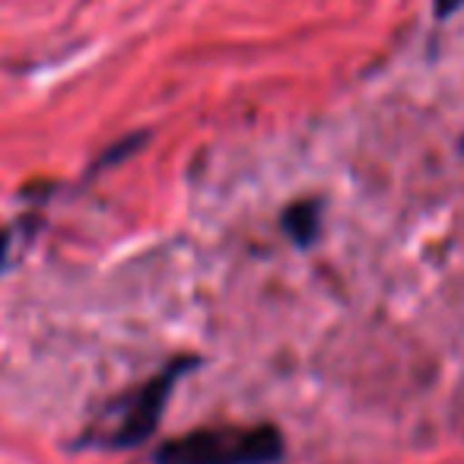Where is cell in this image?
Wrapping results in <instances>:
<instances>
[{
    "instance_id": "cell-5",
    "label": "cell",
    "mask_w": 464,
    "mask_h": 464,
    "mask_svg": "<svg viewBox=\"0 0 464 464\" xmlns=\"http://www.w3.org/2000/svg\"><path fill=\"white\" fill-rule=\"evenodd\" d=\"M461 7H464V0H432V14H436V20H449V16H455Z\"/></svg>"
},
{
    "instance_id": "cell-2",
    "label": "cell",
    "mask_w": 464,
    "mask_h": 464,
    "mask_svg": "<svg viewBox=\"0 0 464 464\" xmlns=\"http://www.w3.org/2000/svg\"><path fill=\"white\" fill-rule=\"evenodd\" d=\"M194 366H198L194 356L169 362V366L162 369L160 375H153L147 385H140L134 394L118 401L115 423H111V430H105L102 436H96V445H102V449H137V445L147 442L156 432V426H160L172 388L179 385L181 375Z\"/></svg>"
},
{
    "instance_id": "cell-6",
    "label": "cell",
    "mask_w": 464,
    "mask_h": 464,
    "mask_svg": "<svg viewBox=\"0 0 464 464\" xmlns=\"http://www.w3.org/2000/svg\"><path fill=\"white\" fill-rule=\"evenodd\" d=\"M7 248H10V236L7 232H0V267H4V261H7Z\"/></svg>"
},
{
    "instance_id": "cell-4",
    "label": "cell",
    "mask_w": 464,
    "mask_h": 464,
    "mask_svg": "<svg viewBox=\"0 0 464 464\" xmlns=\"http://www.w3.org/2000/svg\"><path fill=\"white\" fill-rule=\"evenodd\" d=\"M150 140V134L147 130H137V134H130L128 140H118L115 147H109V153L102 156V160L96 162V169H105V166H115V162H121V160H128V156H134L137 150L143 147V143Z\"/></svg>"
},
{
    "instance_id": "cell-1",
    "label": "cell",
    "mask_w": 464,
    "mask_h": 464,
    "mask_svg": "<svg viewBox=\"0 0 464 464\" xmlns=\"http://www.w3.org/2000/svg\"><path fill=\"white\" fill-rule=\"evenodd\" d=\"M284 436L277 426H210L162 442L153 464H277Z\"/></svg>"
},
{
    "instance_id": "cell-3",
    "label": "cell",
    "mask_w": 464,
    "mask_h": 464,
    "mask_svg": "<svg viewBox=\"0 0 464 464\" xmlns=\"http://www.w3.org/2000/svg\"><path fill=\"white\" fill-rule=\"evenodd\" d=\"M284 229L290 232V239L296 246H312L318 239V229H322V204L315 200H296L293 207H286L284 213Z\"/></svg>"
}]
</instances>
